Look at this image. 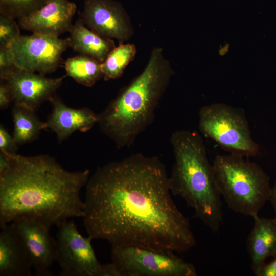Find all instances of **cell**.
I'll return each mask as SVG.
<instances>
[{
	"mask_svg": "<svg viewBox=\"0 0 276 276\" xmlns=\"http://www.w3.org/2000/svg\"><path fill=\"white\" fill-rule=\"evenodd\" d=\"M212 165L220 193L235 212L252 217L269 200L270 178L258 164L229 154L216 156Z\"/></svg>",
	"mask_w": 276,
	"mask_h": 276,
	"instance_id": "5",
	"label": "cell"
},
{
	"mask_svg": "<svg viewBox=\"0 0 276 276\" xmlns=\"http://www.w3.org/2000/svg\"><path fill=\"white\" fill-rule=\"evenodd\" d=\"M252 217L254 225L247 239V248L255 275L266 263V260L276 256V217Z\"/></svg>",
	"mask_w": 276,
	"mask_h": 276,
	"instance_id": "16",
	"label": "cell"
},
{
	"mask_svg": "<svg viewBox=\"0 0 276 276\" xmlns=\"http://www.w3.org/2000/svg\"><path fill=\"white\" fill-rule=\"evenodd\" d=\"M269 200L271 201L276 214V181L271 188Z\"/></svg>",
	"mask_w": 276,
	"mask_h": 276,
	"instance_id": "27",
	"label": "cell"
},
{
	"mask_svg": "<svg viewBox=\"0 0 276 276\" xmlns=\"http://www.w3.org/2000/svg\"><path fill=\"white\" fill-rule=\"evenodd\" d=\"M119 276H196L195 267L173 253L132 246L111 247Z\"/></svg>",
	"mask_w": 276,
	"mask_h": 276,
	"instance_id": "7",
	"label": "cell"
},
{
	"mask_svg": "<svg viewBox=\"0 0 276 276\" xmlns=\"http://www.w3.org/2000/svg\"><path fill=\"white\" fill-rule=\"evenodd\" d=\"M32 262L13 224L1 226L0 276H31Z\"/></svg>",
	"mask_w": 276,
	"mask_h": 276,
	"instance_id": "15",
	"label": "cell"
},
{
	"mask_svg": "<svg viewBox=\"0 0 276 276\" xmlns=\"http://www.w3.org/2000/svg\"><path fill=\"white\" fill-rule=\"evenodd\" d=\"M70 47L100 63L116 47L113 39L103 37L87 28L79 17L70 29Z\"/></svg>",
	"mask_w": 276,
	"mask_h": 276,
	"instance_id": "17",
	"label": "cell"
},
{
	"mask_svg": "<svg viewBox=\"0 0 276 276\" xmlns=\"http://www.w3.org/2000/svg\"><path fill=\"white\" fill-rule=\"evenodd\" d=\"M48 1L49 0H0V14L19 20L39 9Z\"/></svg>",
	"mask_w": 276,
	"mask_h": 276,
	"instance_id": "21",
	"label": "cell"
},
{
	"mask_svg": "<svg viewBox=\"0 0 276 276\" xmlns=\"http://www.w3.org/2000/svg\"><path fill=\"white\" fill-rule=\"evenodd\" d=\"M173 74L163 49L153 48L142 72L98 114L100 130L118 149L131 147L153 123Z\"/></svg>",
	"mask_w": 276,
	"mask_h": 276,
	"instance_id": "3",
	"label": "cell"
},
{
	"mask_svg": "<svg viewBox=\"0 0 276 276\" xmlns=\"http://www.w3.org/2000/svg\"><path fill=\"white\" fill-rule=\"evenodd\" d=\"M22 240L36 276H51L56 261V240L49 228L37 221L20 219L12 222Z\"/></svg>",
	"mask_w": 276,
	"mask_h": 276,
	"instance_id": "12",
	"label": "cell"
},
{
	"mask_svg": "<svg viewBox=\"0 0 276 276\" xmlns=\"http://www.w3.org/2000/svg\"><path fill=\"white\" fill-rule=\"evenodd\" d=\"M3 152L8 163L0 171V226L28 219L50 228L83 217L80 191L89 179L88 169L67 171L48 154Z\"/></svg>",
	"mask_w": 276,
	"mask_h": 276,
	"instance_id": "2",
	"label": "cell"
},
{
	"mask_svg": "<svg viewBox=\"0 0 276 276\" xmlns=\"http://www.w3.org/2000/svg\"><path fill=\"white\" fill-rule=\"evenodd\" d=\"M136 53L134 44H119L101 63L103 79L108 81L121 77L127 66L134 60Z\"/></svg>",
	"mask_w": 276,
	"mask_h": 276,
	"instance_id": "20",
	"label": "cell"
},
{
	"mask_svg": "<svg viewBox=\"0 0 276 276\" xmlns=\"http://www.w3.org/2000/svg\"><path fill=\"white\" fill-rule=\"evenodd\" d=\"M18 144L13 135L2 125L0 126V150L9 153H16Z\"/></svg>",
	"mask_w": 276,
	"mask_h": 276,
	"instance_id": "24",
	"label": "cell"
},
{
	"mask_svg": "<svg viewBox=\"0 0 276 276\" xmlns=\"http://www.w3.org/2000/svg\"><path fill=\"white\" fill-rule=\"evenodd\" d=\"M79 17L89 29L103 37L116 39L119 44L130 40L134 33L129 15L114 0H84Z\"/></svg>",
	"mask_w": 276,
	"mask_h": 276,
	"instance_id": "10",
	"label": "cell"
},
{
	"mask_svg": "<svg viewBox=\"0 0 276 276\" xmlns=\"http://www.w3.org/2000/svg\"><path fill=\"white\" fill-rule=\"evenodd\" d=\"M49 101L52 109L45 122L47 129L56 134L59 143L66 140L75 131H89L98 123V114L88 108H71L55 95Z\"/></svg>",
	"mask_w": 276,
	"mask_h": 276,
	"instance_id": "14",
	"label": "cell"
},
{
	"mask_svg": "<svg viewBox=\"0 0 276 276\" xmlns=\"http://www.w3.org/2000/svg\"><path fill=\"white\" fill-rule=\"evenodd\" d=\"M170 143L174 156L169 176L172 194L182 198L196 217L216 232L223 220L221 195L201 135L195 131L177 130Z\"/></svg>",
	"mask_w": 276,
	"mask_h": 276,
	"instance_id": "4",
	"label": "cell"
},
{
	"mask_svg": "<svg viewBox=\"0 0 276 276\" xmlns=\"http://www.w3.org/2000/svg\"><path fill=\"white\" fill-rule=\"evenodd\" d=\"M8 47L16 68L45 75L58 67L62 54L70 47V40L33 33L21 35Z\"/></svg>",
	"mask_w": 276,
	"mask_h": 276,
	"instance_id": "9",
	"label": "cell"
},
{
	"mask_svg": "<svg viewBox=\"0 0 276 276\" xmlns=\"http://www.w3.org/2000/svg\"><path fill=\"white\" fill-rule=\"evenodd\" d=\"M12 102L13 97L11 89L7 83L1 80L0 83V108L4 110L7 108Z\"/></svg>",
	"mask_w": 276,
	"mask_h": 276,
	"instance_id": "25",
	"label": "cell"
},
{
	"mask_svg": "<svg viewBox=\"0 0 276 276\" xmlns=\"http://www.w3.org/2000/svg\"><path fill=\"white\" fill-rule=\"evenodd\" d=\"M9 47H0V78L15 68Z\"/></svg>",
	"mask_w": 276,
	"mask_h": 276,
	"instance_id": "23",
	"label": "cell"
},
{
	"mask_svg": "<svg viewBox=\"0 0 276 276\" xmlns=\"http://www.w3.org/2000/svg\"><path fill=\"white\" fill-rule=\"evenodd\" d=\"M198 128L233 155L248 157L257 155L259 147L253 140L244 112L222 103L203 106L199 112Z\"/></svg>",
	"mask_w": 276,
	"mask_h": 276,
	"instance_id": "6",
	"label": "cell"
},
{
	"mask_svg": "<svg viewBox=\"0 0 276 276\" xmlns=\"http://www.w3.org/2000/svg\"><path fill=\"white\" fill-rule=\"evenodd\" d=\"M65 77L49 78L40 74L14 70L1 78L5 81L12 92L14 105L35 111L41 104L54 96Z\"/></svg>",
	"mask_w": 276,
	"mask_h": 276,
	"instance_id": "11",
	"label": "cell"
},
{
	"mask_svg": "<svg viewBox=\"0 0 276 276\" xmlns=\"http://www.w3.org/2000/svg\"><path fill=\"white\" fill-rule=\"evenodd\" d=\"M12 116L14 123L12 135L18 145L35 140L41 131L47 129L45 122L41 121L34 111L24 106L14 105Z\"/></svg>",
	"mask_w": 276,
	"mask_h": 276,
	"instance_id": "18",
	"label": "cell"
},
{
	"mask_svg": "<svg viewBox=\"0 0 276 276\" xmlns=\"http://www.w3.org/2000/svg\"><path fill=\"white\" fill-rule=\"evenodd\" d=\"M101 63L83 54L69 58L64 64L66 76L81 85L91 87L103 78Z\"/></svg>",
	"mask_w": 276,
	"mask_h": 276,
	"instance_id": "19",
	"label": "cell"
},
{
	"mask_svg": "<svg viewBox=\"0 0 276 276\" xmlns=\"http://www.w3.org/2000/svg\"><path fill=\"white\" fill-rule=\"evenodd\" d=\"M83 225L88 236L113 246L169 253L193 248L189 220L171 197L166 168L136 153L97 168L86 183Z\"/></svg>",
	"mask_w": 276,
	"mask_h": 276,
	"instance_id": "1",
	"label": "cell"
},
{
	"mask_svg": "<svg viewBox=\"0 0 276 276\" xmlns=\"http://www.w3.org/2000/svg\"><path fill=\"white\" fill-rule=\"evenodd\" d=\"M268 263H265L255 274L256 276H276V256Z\"/></svg>",
	"mask_w": 276,
	"mask_h": 276,
	"instance_id": "26",
	"label": "cell"
},
{
	"mask_svg": "<svg viewBox=\"0 0 276 276\" xmlns=\"http://www.w3.org/2000/svg\"><path fill=\"white\" fill-rule=\"evenodd\" d=\"M68 0H49L39 9L18 20L19 26L32 33L59 37L69 31L76 11Z\"/></svg>",
	"mask_w": 276,
	"mask_h": 276,
	"instance_id": "13",
	"label": "cell"
},
{
	"mask_svg": "<svg viewBox=\"0 0 276 276\" xmlns=\"http://www.w3.org/2000/svg\"><path fill=\"white\" fill-rule=\"evenodd\" d=\"M21 36L15 19L0 14V47H8Z\"/></svg>",
	"mask_w": 276,
	"mask_h": 276,
	"instance_id": "22",
	"label": "cell"
},
{
	"mask_svg": "<svg viewBox=\"0 0 276 276\" xmlns=\"http://www.w3.org/2000/svg\"><path fill=\"white\" fill-rule=\"evenodd\" d=\"M56 261L61 276H101L103 264L98 260L91 245L93 239L83 236L73 220L58 226Z\"/></svg>",
	"mask_w": 276,
	"mask_h": 276,
	"instance_id": "8",
	"label": "cell"
}]
</instances>
